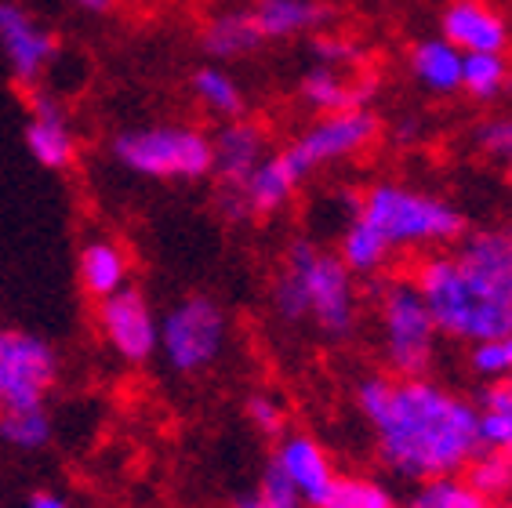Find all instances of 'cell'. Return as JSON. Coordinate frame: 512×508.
I'll list each match as a JSON object with an SVG mask.
<instances>
[{"label": "cell", "instance_id": "obj_1", "mask_svg": "<svg viewBox=\"0 0 512 508\" xmlns=\"http://www.w3.org/2000/svg\"><path fill=\"white\" fill-rule=\"evenodd\" d=\"M353 400L375 432L382 465L407 483L458 476L483 450L476 403L433 378L367 374Z\"/></svg>", "mask_w": 512, "mask_h": 508}, {"label": "cell", "instance_id": "obj_2", "mask_svg": "<svg viewBox=\"0 0 512 508\" xmlns=\"http://www.w3.org/2000/svg\"><path fill=\"white\" fill-rule=\"evenodd\" d=\"M447 342H498L512 334V276L491 273L465 254H429L411 273Z\"/></svg>", "mask_w": 512, "mask_h": 508}, {"label": "cell", "instance_id": "obj_3", "mask_svg": "<svg viewBox=\"0 0 512 508\" xmlns=\"http://www.w3.org/2000/svg\"><path fill=\"white\" fill-rule=\"evenodd\" d=\"M276 320L313 323L327 338H349L360 320V294H356V276L349 273L338 258V251H327L316 240H295L287 247L284 265L273 276L269 287Z\"/></svg>", "mask_w": 512, "mask_h": 508}, {"label": "cell", "instance_id": "obj_4", "mask_svg": "<svg viewBox=\"0 0 512 508\" xmlns=\"http://www.w3.org/2000/svg\"><path fill=\"white\" fill-rule=\"evenodd\" d=\"M356 218L378 229L393 251H433L465 236V215L458 207L407 182H375L364 189Z\"/></svg>", "mask_w": 512, "mask_h": 508}, {"label": "cell", "instance_id": "obj_5", "mask_svg": "<svg viewBox=\"0 0 512 508\" xmlns=\"http://www.w3.org/2000/svg\"><path fill=\"white\" fill-rule=\"evenodd\" d=\"M109 157L149 182H200L211 175V135L193 124L124 127L109 142Z\"/></svg>", "mask_w": 512, "mask_h": 508}, {"label": "cell", "instance_id": "obj_6", "mask_svg": "<svg viewBox=\"0 0 512 508\" xmlns=\"http://www.w3.org/2000/svg\"><path fill=\"white\" fill-rule=\"evenodd\" d=\"M382 356L393 378H429L440 360V331L411 276H385L375 284Z\"/></svg>", "mask_w": 512, "mask_h": 508}, {"label": "cell", "instance_id": "obj_7", "mask_svg": "<svg viewBox=\"0 0 512 508\" xmlns=\"http://www.w3.org/2000/svg\"><path fill=\"white\" fill-rule=\"evenodd\" d=\"M229 345L226 309L207 294H186L160 316L157 356L178 378L207 374Z\"/></svg>", "mask_w": 512, "mask_h": 508}, {"label": "cell", "instance_id": "obj_8", "mask_svg": "<svg viewBox=\"0 0 512 508\" xmlns=\"http://www.w3.org/2000/svg\"><path fill=\"white\" fill-rule=\"evenodd\" d=\"M378 135H382V120L375 109H342V113H320L284 149L298 164V171L309 178L327 164L360 157L364 149L375 146Z\"/></svg>", "mask_w": 512, "mask_h": 508}, {"label": "cell", "instance_id": "obj_9", "mask_svg": "<svg viewBox=\"0 0 512 508\" xmlns=\"http://www.w3.org/2000/svg\"><path fill=\"white\" fill-rule=\"evenodd\" d=\"M59 381V352L40 334L0 331V411L44 403Z\"/></svg>", "mask_w": 512, "mask_h": 508}, {"label": "cell", "instance_id": "obj_10", "mask_svg": "<svg viewBox=\"0 0 512 508\" xmlns=\"http://www.w3.org/2000/svg\"><path fill=\"white\" fill-rule=\"evenodd\" d=\"M0 55L22 88H40L59 59V40L19 0H0Z\"/></svg>", "mask_w": 512, "mask_h": 508}, {"label": "cell", "instance_id": "obj_11", "mask_svg": "<svg viewBox=\"0 0 512 508\" xmlns=\"http://www.w3.org/2000/svg\"><path fill=\"white\" fill-rule=\"evenodd\" d=\"M106 349L124 363H149L157 356V327L160 316L153 313L149 298L138 287H124L120 294L99 302L95 313Z\"/></svg>", "mask_w": 512, "mask_h": 508}, {"label": "cell", "instance_id": "obj_12", "mask_svg": "<svg viewBox=\"0 0 512 508\" xmlns=\"http://www.w3.org/2000/svg\"><path fill=\"white\" fill-rule=\"evenodd\" d=\"M302 182H306V175L298 171L295 160L287 157V149H276V153H269L237 189H229L222 207H226V215L237 218V222H244V218H273L295 200Z\"/></svg>", "mask_w": 512, "mask_h": 508}, {"label": "cell", "instance_id": "obj_13", "mask_svg": "<svg viewBox=\"0 0 512 508\" xmlns=\"http://www.w3.org/2000/svg\"><path fill=\"white\" fill-rule=\"evenodd\" d=\"M22 138H26L30 157L48 171H69L80 157V135L69 120L66 106L40 88H33L30 95V113H26Z\"/></svg>", "mask_w": 512, "mask_h": 508}, {"label": "cell", "instance_id": "obj_14", "mask_svg": "<svg viewBox=\"0 0 512 508\" xmlns=\"http://www.w3.org/2000/svg\"><path fill=\"white\" fill-rule=\"evenodd\" d=\"M440 37L462 55H505L512 26L491 0H451L440 15Z\"/></svg>", "mask_w": 512, "mask_h": 508}, {"label": "cell", "instance_id": "obj_15", "mask_svg": "<svg viewBox=\"0 0 512 508\" xmlns=\"http://www.w3.org/2000/svg\"><path fill=\"white\" fill-rule=\"evenodd\" d=\"M269 461L291 479V487L302 494V501L309 508L324 505V498L331 494V487H335L338 479L335 461H331L327 447L316 440L313 432H284L276 440V450Z\"/></svg>", "mask_w": 512, "mask_h": 508}, {"label": "cell", "instance_id": "obj_16", "mask_svg": "<svg viewBox=\"0 0 512 508\" xmlns=\"http://www.w3.org/2000/svg\"><path fill=\"white\" fill-rule=\"evenodd\" d=\"M269 157V135L266 127L255 120H226L211 135V175L222 182V193L237 189L262 160Z\"/></svg>", "mask_w": 512, "mask_h": 508}, {"label": "cell", "instance_id": "obj_17", "mask_svg": "<svg viewBox=\"0 0 512 508\" xmlns=\"http://www.w3.org/2000/svg\"><path fill=\"white\" fill-rule=\"evenodd\" d=\"M298 95L316 117L320 113H342V109H371L378 95V80L367 77V73L353 77L349 69L313 66L298 80Z\"/></svg>", "mask_w": 512, "mask_h": 508}, {"label": "cell", "instance_id": "obj_18", "mask_svg": "<svg viewBox=\"0 0 512 508\" xmlns=\"http://www.w3.org/2000/svg\"><path fill=\"white\" fill-rule=\"evenodd\" d=\"M266 40L258 33L255 15L247 4H226V8L211 11L200 26V48L207 51V59L226 66V62H237L255 55Z\"/></svg>", "mask_w": 512, "mask_h": 508}, {"label": "cell", "instance_id": "obj_19", "mask_svg": "<svg viewBox=\"0 0 512 508\" xmlns=\"http://www.w3.org/2000/svg\"><path fill=\"white\" fill-rule=\"evenodd\" d=\"M77 280L91 302H106L131 287V254L109 236H91L77 254Z\"/></svg>", "mask_w": 512, "mask_h": 508}, {"label": "cell", "instance_id": "obj_20", "mask_svg": "<svg viewBox=\"0 0 512 508\" xmlns=\"http://www.w3.org/2000/svg\"><path fill=\"white\" fill-rule=\"evenodd\" d=\"M247 8L255 15L262 40H291L320 33L335 19V8L327 0H255Z\"/></svg>", "mask_w": 512, "mask_h": 508}, {"label": "cell", "instance_id": "obj_21", "mask_svg": "<svg viewBox=\"0 0 512 508\" xmlns=\"http://www.w3.org/2000/svg\"><path fill=\"white\" fill-rule=\"evenodd\" d=\"M462 51L447 44L444 37H425L418 40L407 55V66H411L418 88L429 91V95H458L462 91Z\"/></svg>", "mask_w": 512, "mask_h": 508}, {"label": "cell", "instance_id": "obj_22", "mask_svg": "<svg viewBox=\"0 0 512 508\" xmlns=\"http://www.w3.org/2000/svg\"><path fill=\"white\" fill-rule=\"evenodd\" d=\"M189 91L197 98V106L204 109L207 117H215L218 124L247 117V91L240 88V80L233 77L226 66H218V62L200 66L197 73L189 77Z\"/></svg>", "mask_w": 512, "mask_h": 508}, {"label": "cell", "instance_id": "obj_23", "mask_svg": "<svg viewBox=\"0 0 512 508\" xmlns=\"http://www.w3.org/2000/svg\"><path fill=\"white\" fill-rule=\"evenodd\" d=\"M393 254L396 251L385 244L382 233L371 229L367 222H360V218H353L338 236V258L353 276H378L385 265L393 262Z\"/></svg>", "mask_w": 512, "mask_h": 508}, {"label": "cell", "instance_id": "obj_24", "mask_svg": "<svg viewBox=\"0 0 512 508\" xmlns=\"http://www.w3.org/2000/svg\"><path fill=\"white\" fill-rule=\"evenodd\" d=\"M480 411V443L487 450H502L512 458V378L487 381L476 396Z\"/></svg>", "mask_w": 512, "mask_h": 508}, {"label": "cell", "instance_id": "obj_25", "mask_svg": "<svg viewBox=\"0 0 512 508\" xmlns=\"http://www.w3.org/2000/svg\"><path fill=\"white\" fill-rule=\"evenodd\" d=\"M55 436V421L48 414V403H22V407H8L0 411V443L11 450H30L48 447Z\"/></svg>", "mask_w": 512, "mask_h": 508}, {"label": "cell", "instance_id": "obj_26", "mask_svg": "<svg viewBox=\"0 0 512 508\" xmlns=\"http://www.w3.org/2000/svg\"><path fill=\"white\" fill-rule=\"evenodd\" d=\"M512 88V62L505 55H465L462 59V91L473 102L491 106Z\"/></svg>", "mask_w": 512, "mask_h": 508}, {"label": "cell", "instance_id": "obj_27", "mask_svg": "<svg viewBox=\"0 0 512 508\" xmlns=\"http://www.w3.org/2000/svg\"><path fill=\"white\" fill-rule=\"evenodd\" d=\"M407 508H491V501L476 494L465 476H433V479H422L418 487H414L411 501Z\"/></svg>", "mask_w": 512, "mask_h": 508}, {"label": "cell", "instance_id": "obj_28", "mask_svg": "<svg viewBox=\"0 0 512 508\" xmlns=\"http://www.w3.org/2000/svg\"><path fill=\"white\" fill-rule=\"evenodd\" d=\"M465 483L491 501H509L512 498V458L502 450H487L483 447L469 465H465Z\"/></svg>", "mask_w": 512, "mask_h": 508}, {"label": "cell", "instance_id": "obj_29", "mask_svg": "<svg viewBox=\"0 0 512 508\" xmlns=\"http://www.w3.org/2000/svg\"><path fill=\"white\" fill-rule=\"evenodd\" d=\"M320 508H400L396 494L375 476H342L338 472L335 487Z\"/></svg>", "mask_w": 512, "mask_h": 508}, {"label": "cell", "instance_id": "obj_30", "mask_svg": "<svg viewBox=\"0 0 512 508\" xmlns=\"http://www.w3.org/2000/svg\"><path fill=\"white\" fill-rule=\"evenodd\" d=\"M233 508H309V505L302 501V494L291 487V479L269 461L266 469H262V476H258V487L240 494V498L233 501Z\"/></svg>", "mask_w": 512, "mask_h": 508}, {"label": "cell", "instance_id": "obj_31", "mask_svg": "<svg viewBox=\"0 0 512 508\" xmlns=\"http://www.w3.org/2000/svg\"><path fill=\"white\" fill-rule=\"evenodd\" d=\"M473 142L483 157L491 160V164H498V171L512 182V113L487 117L483 124H476Z\"/></svg>", "mask_w": 512, "mask_h": 508}, {"label": "cell", "instance_id": "obj_32", "mask_svg": "<svg viewBox=\"0 0 512 508\" xmlns=\"http://www.w3.org/2000/svg\"><path fill=\"white\" fill-rule=\"evenodd\" d=\"M244 418L251 429L269 436V440H280L287 432V407L273 392H251L244 400Z\"/></svg>", "mask_w": 512, "mask_h": 508}, {"label": "cell", "instance_id": "obj_33", "mask_svg": "<svg viewBox=\"0 0 512 508\" xmlns=\"http://www.w3.org/2000/svg\"><path fill=\"white\" fill-rule=\"evenodd\" d=\"M309 55H313V66H331V69H353L364 62L360 44L342 37V33H313Z\"/></svg>", "mask_w": 512, "mask_h": 508}, {"label": "cell", "instance_id": "obj_34", "mask_svg": "<svg viewBox=\"0 0 512 508\" xmlns=\"http://www.w3.org/2000/svg\"><path fill=\"white\" fill-rule=\"evenodd\" d=\"M469 371L483 381H505L512 378V363H509V352H505V342H480V345H469Z\"/></svg>", "mask_w": 512, "mask_h": 508}, {"label": "cell", "instance_id": "obj_35", "mask_svg": "<svg viewBox=\"0 0 512 508\" xmlns=\"http://www.w3.org/2000/svg\"><path fill=\"white\" fill-rule=\"evenodd\" d=\"M26 508H69V501L62 498V494H55V490H37V494L26 501Z\"/></svg>", "mask_w": 512, "mask_h": 508}, {"label": "cell", "instance_id": "obj_36", "mask_svg": "<svg viewBox=\"0 0 512 508\" xmlns=\"http://www.w3.org/2000/svg\"><path fill=\"white\" fill-rule=\"evenodd\" d=\"M120 0H73V8L84 11V15H109V11H117Z\"/></svg>", "mask_w": 512, "mask_h": 508}, {"label": "cell", "instance_id": "obj_37", "mask_svg": "<svg viewBox=\"0 0 512 508\" xmlns=\"http://www.w3.org/2000/svg\"><path fill=\"white\" fill-rule=\"evenodd\" d=\"M502 342H505V352H509V363H512V334L509 338H502Z\"/></svg>", "mask_w": 512, "mask_h": 508}, {"label": "cell", "instance_id": "obj_38", "mask_svg": "<svg viewBox=\"0 0 512 508\" xmlns=\"http://www.w3.org/2000/svg\"><path fill=\"white\" fill-rule=\"evenodd\" d=\"M491 508H512V498H509V501H494Z\"/></svg>", "mask_w": 512, "mask_h": 508}]
</instances>
